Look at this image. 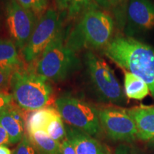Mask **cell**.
Returning <instances> with one entry per match:
<instances>
[{
  "label": "cell",
  "instance_id": "obj_1",
  "mask_svg": "<svg viewBox=\"0 0 154 154\" xmlns=\"http://www.w3.org/2000/svg\"><path fill=\"white\" fill-rule=\"evenodd\" d=\"M106 57L146 82L154 98V48L131 36H117L103 49Z\"/></svg>",
  "mask_w": 154,
  "mask_h": 154
},
{
  "label": "cell",
  "instance_id": "obj_2",
  "mask_svg": "<svg viewBox=\"0 0 154 154\" xmlns=\"http://www.w3.org/2000/svg\"><path fill=\"white\" fill-rule=\"evenodd\" d=\"M113 27L112 17L93 4L67 35L66 44L74 52L84 48L104 49L112 39Z\"/></svg>",
  "mask_w": 154,
  "mask_h": 154
},
{
  "label": "cell",
  "instance_id": "obj_3",
  "mask_svg": "<svg viewBox=\"0 0 154 154\" xmlns=\"http://www.w3.org/2000/svg\"><path fill=\"white\" fill-rule=\"evenodd\" d=\"M82 62L67 46L62 28L46 47L37 64L36 72L49 81L62 82L79 71Z\"/></svg>",
  "mask_w": 154,
  "mask_h": 154
},
{
  "label": "cell",
  "instance_id": "obj_4",
  "mask_svg": "<svg viewBox=\"0 0 154 154\" xmlns=\"http://www.w3.org/2000/svg\"><path fill=\"white\" fill-rule=\"evenodd\" d=\"M84 76L89 90L99 101L120 105L125 96L114 72L104 59L92 51L84 56Z\"/></svg>",
  "mask_w": 154,
  "mask_h": 154
},
{
  "label": "cell",
  "instance_id": "obj_5",
  "mask_svg": "<svg viewBox=\"0 0 154 154\" xmlns=\"http://www.w3.org/2000/svg\"><path fill=\"white\" fill-rule=\"evenodd\" d=\"M10 86L13 99L25 111L46 107L52 94L49 80L31 70L15 71L11 75Z\"/></svg>",
  "mask_w": 154,
  "mask_h": 154
},
{
  "label": "cell",
  "instance_id": "obj_6",
  "mask_svg": "<svg viewBox=\"0 0 154 154\" xmlns=\"http://www.w3.org/2000/svg\"><path fill=\"white\" fill-rule=\"evenodd\" d=\"M56 109L61 119L69 126L90 136L100 130L99 111L87 102L70 96H63L55 101Z\"/></svg>",
  "mask_w": 154,
  "mask_h": 154
},
{
  "label": "cell",
  "instance_id": "obj_7",
  "mask_svg": "<svg viewBox=\"0 0 154 154\" xmlns=\"http://www.w3.org/2000/svg\"><path fill=\"white\" fill-rule=\"evenodd\" d=\"M63 17L53 9H49L38 19L29 41L22 49L25 61L32 62L43 53L61 28Z\"/></svg>",
  "mask_w": 154,
  "mask_h": 154
},
{
  "label": "cell",
  "instance_id": "obj_8",
  "mask_svg": "<svg viewBox=\"0 0 154 154\" xmlns=\"http://www.w3.org/2000/svg\"><path fill=\"white\" fill-rule=\"evenodd\" d=\"M7 24L17 47L23 49L29 41L37 21L34 12L24 8L17 0H11L7 5Z\"/></svg>",
  "mask_w": 154,
  "mask_h": 154
},
{
  "label": "cell",
  "instance_id": "obj_9",
  "mask_svg": "<svg viewBox=\"0 0 154 154\" xmlns=\"http://www.w3.org/2000/svg\"><path fill=\"white\" fill-rule=\"evenodd\" d=\"M100 124L116 140L131 141L137 138V128L126 109L108 107L99 111Z\"/></svg>",
  "mask_w": 154,
  "mask_h": 154
},
{
  "label": "cell",
  "instance_id": "obj_10",
  "mask_svg": "<svg viewBox=\"0 0 154 154\" xmlns=\"http://www.w3.org/2000/svg\"><path fill=\"white\" fill-rule=\"evenodd\" d=\"M125 7L131 24L142 30L154 28V2L152 0H128Z\"/></svg>",
  "mask_w": 154,
  "mask_h": 154
},
{
  "label": "cell",
  "instance_id": "obj_11",
  "mask_svg": "<svg viewBox=\"0 0 154 154\" xmlns=\"http://www.w3.org/2000/svg\"><path fill=\"white\" fill-rule=\"evenodd\" d=\"M21 109L13 103L0 112V124L8 134L11 144L21 141L24 136L25 116Z\"/></svg>",
  "mask_w": 154,
  "mask_h": 154
},
{
  "label": "cell",
  "instance_id": "obj_12",
  "mask_svg": "<svg viewBox=\"0 0 154 154\" xmlns=\"http://www.w3.org/2000/svg\"><path fill=\"white\" fill-rule=\"evenodd\" d=\"M66 138L74 147L76 154H109L107 149L90 135L74 127H66Z\"/></svg>",
  "mask_w": 154,
  "mask_h": 154
},
{
  "label": "cell",
  "instance_id": "obj_13",
  "mask_svg": "<svg viewBox=\"0 0 154 154\" xmlns=\"http://www.w3.org/2000/svg\"><path fill=\"white\" fill-rule=\"evenodd\" d=\"M137 128V138L147 140L154 138V107L139 106L126 109Z\"/></svg>",
  "mask_w": 154,
  "mask_h": 154
},
{
  "label": "cell",
  "instance_id": "obj_14",
  "mask_svg": "<svg viewBox=\"0 0 154 154\" xmlns=\"http://www.w3.org/2000/svg\"><path fill=\"white\" fill-rule=\"evenodd\" d=\"M60 115L53 107H44L38 110L30 111L25 117V124L28 134L38 131H46L47 127L52 119Z\"/></svg>",
  "mask_w": 154,
  "mask_h": 154
},
{
  "label": "cell",
  "instance_id": "obj_15",
  "mask_svg": "<svg viewBox=\"0 0 154 154\" xmlns=\"http://www.w3.org/2000/svg\"><path fill=\"white\" fill-rule=\"evenodd\" d=\"M21 65L14 42L0 38V69L14 72Z\"/></svg>",
  "mask_w": 154,
  "mask_h": 154
},
{
  "label": "cell",
  "instance_id": "obj_16",
  "mask_svg": "<svg viewBox=\"0 0 154 154\" xmlns=\"http://www.w3.org/2000/svg\"><path fill=\"white\" fill-rule=\"evenodd\" d=\"M124 91L128 99L135 100L143 99L151 93L144 81L128 72L124 74Z\"/></svg>",
  "mask_w": 154,
  "mask_h": 154
},
{
  "label": "cell",
  "instance_id": "obj_17",
  "mask_svg": "<svg viewBox=\"0 0 154 154\" xmlns=\"http://www.w3.org/2000/svg\"><path fill=\"white\" fill-rule=\"evenodd\" d=\"M28 136L36 149L42 154L60 153V143L52 139L46 131H38L30 133Z\"/></svg>",
  "mask_w": 154,
  "mask_h": 154
},
{
  "label": "cell",
  "instance_id": "obj_18",
  "mask_svg": "<svg viewBox=\"0 0 154 154\" xmlns=\"http://www.w3.org/2000/svg\"><path fill=\"white\" fill-rule=\"evenodd\" d=\"M58 10L63 18H74L82 15L93 5L92 0H55Z\"/></svg>",
  "mask_w": 154,
  "mask_h": 154
},
{
  "label": "cell",
  "instance_id": "obj_19",
  "mask_svg": "<svg viewBox=\"0 0 154 154\" xmlns=\"http://www.w3.org/2000/svg\"><path fill=\"white\" fill-rule=\"evenodd\" d=\"M46 132L52 139L59 142V143L66 138V128L63 124L62 119L60 115L50 121L47 127Z\"/></svg>",
  "mask_w": 154,
  "mask_h": 154
},
{
  "label": "cell",
  "instance_id": "obj_20",
  "mask_svg": "<svg viewBox=\"0 0 154 154\" xmlns=\"http://www.w3.org/2000/svg\"><path fill=\"white\" fill-rule=\"evenodd\" d=\"M17 2L36 15L43 13L47 7V0H17Z\"/></svg>",
  "mask_w": 154,
  "mask_h": 154
},
{
  "label": "cell",
  "instance_id": "obj_21",
  "mask_svg": "<svg viewBox=\"0 0 154 154\" xmlns=\"http://www.w3.org/2000/svg\"><path fill=\"white\" fill-rule=\"evenodd\" d=\"M28 136L24 134V137L19 142L13 154H38Z\"/></svg>",
  "mask_w": 154,
  "mask_h": 154
},
{
  "label": "cell",
  "instance_id": "obj_22",
  "mask_svg": "<svg viewBox=\"0 0 154 154\" xmlns=\"http://www.w3.org/2000/svg\"><path fill=\"white\" fill-rule=\"evenodd\" d=\"M13 96L6 91H0V112L13 104Z\"/></svg>",
  "mask_w": 154,
  "mask_h": 154
},
{
  "label": "cell",
  "instance_id": "obj_23",
  "mask_svg": "<svg viewBox=\"0 0 154 154\" xmlns=\"http://www.w3.org/2000/svg\"><path fill=\"white\" fill-rule=\"evenodd\" d=\"M13 72L11 71L1 70L0 69V91H6L9 84H10V80Z\"/></svg>",
  "mask_w": 154,
  "mask_h": 154
},
{
  "label": "cell",
  "instance_id": "obj_24",
  "mask_svg": "<svg viewBox=\"0 0 154 154\" xmlns=\"http://www.w3.org/2000/svg\"><path fill=\"white\" fill-rule=\"evenodd\" d=\"M61 154H76L74 147L69 140L66 138L60 143Z\"/></svg>",
  "mask_w": 154,
  "mask_h": 154
},
{
  "label": "cell",
  "instance_id": "obj_25",
  "mask_svg": "<svg viewBox=\"0 0 154 154\" xmlns=\"http://www.w3.org/2000/svg\"><path fill=\"white\" fill-rule=\"evenodd\" d=\"M98 5L104 9H114L119 6V0H94Z\"/></svg>",
  "mask_w": 154,
  "mask_h": 154
},
{
  "label": "cell",
  "instance_id": "obj_26",
  "mask_svg": "<svg viewBox=\"0 0 154 154\" xmlns=\"http://www.w3.org/2000/svg\"><path fill=\"white\" fill-rule=\"evenodd\" d=\"M116 154H143L139 153L137 150L133 147L127 146H121L116 150Z\"/></svg>",
  "mask_w": 154,
  "mask_h": 154
},
{
  "label": "cell",
  "instance_id": "obj_27",
  "mask_svg": "<svg viewBox=\"0 0 154 154\" xmlns=\"http://www.w3.org/2000/svg\"><path fill=\"white\" fill-rule=\"evenodd\" d=\"M9 142V137L7 132L6 131L5 128L0 124V146L8 144Z\"/></svg>",
  "mask_w": 154,
  "mask_h": 154
},
{
  "label": "cell",
  "instance_id": "obj_28",
  "mask_svg": "<svg viewBox=\"0 0 154 154\" xmlns=\"http://www.w3.org/2000/svg\"><path fill=\"white\" fill-rule=\"evenodd\" d=\"M0 154H13L12 152L7 146L2 145L0 146Z\"/></svg>",
  "mask_w": 154,
  "mask_h": 154
},
{
  "label": "cell",
  "instance_id": "obj_29",
  "mask_svg": "<svg viewBox=\"0 0 154 154\" xmlns=\"http://www.w3.org/2000/svg\"><path fill=\"white\" fill-rule=\"evenodd\" d=\"M128 0H119V6L117 8H122V7H124L125 6H126L127 2H128Z\"/></svg>",
  "mask_w": 154,
  "mask_h": 154
},
{
  "label": "cell",
  "instance_id": "obj_30",
  "mask_svg": "<svg viewBox=\"0 0 154 154\" xmlns=\"http://www.w3.org/2000/svg\"><path fill=\"white\" fill-rule=\"evenodd\" d=\"M150 140H151V143L152 144V145H153V146L154 147V138H153L152 139H151Z\"/></svg>",
  "mask_w": 154,
  "mask_h": 154
},
{
  "label": "cell",
  "instance_id": "obj_31",
  "mask_svg": "<svg viewBox=\"0 0 154 154\" xmlns=\"http://www.w3.org/2000/svg\"><path fill=\"white\" fill-rule=\"evenodd\" d=\"M59 154H61V153H59Z\"/></svg>",
  "mask_w": 154,
  "mask_h": 154
}]
</instances>
